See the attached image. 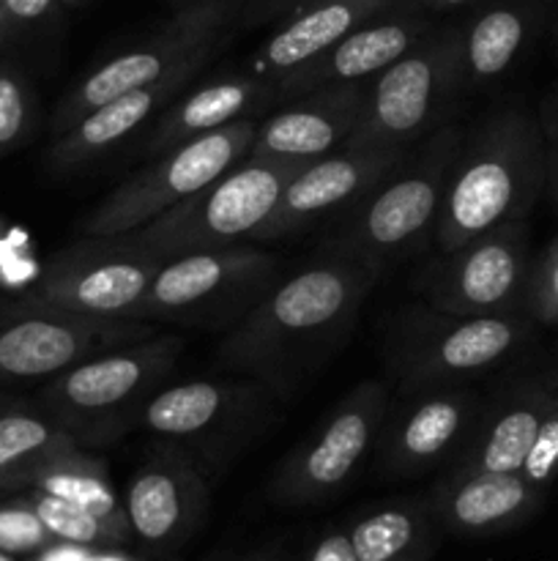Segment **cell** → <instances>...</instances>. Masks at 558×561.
Segmentation results:
<instances>
[{"instance_id":"6da1fadb","label":"cell","mask_w":558,"mask_h":561,"mask_svg":"<svg viewBox=\"0 0 558 561\" xmlns=\"http://www.w3.org/2000/svg\"><path fill=\"white\" fill-rule=\"evenodd\" d=\"M381 274L350 257L310 261L274 283L219 345V365L263 387L288 389L345 337Z\"/></svg>"},{"instance_id":"7a4b0ae2","label":"cell","mask_w":558,"mask_h":561,"mask_svg":"<svg viewBox=\"0 0 558 561\" xmlns=\"http://www.w3.org/2000/svg\"><path fill=\"white\" fill-rule=\"evenodd\" d=\"M547 186L542 124L523 107H507L460 140L438 211V252H449L487 230L528 219Z\"/></svg>"},{"instance_id":"3957f363","label":"cell","mask_w":558,"mask_h":561,"mask_svg":"<svg viewBox=\"0 0 558 561\" xmlns=\"http://www.w3.org/2000/svg\"><path fill=\"white\" fill-rule=\"evenodd\" d=\"M181 351L178 334H151L104 351L44 381L38 403L80 447H107L140 425L142 409L173 376Z\"/></svg>"},{"instance_id":"277c9868","label":"cell","mask_w":558,"mask_h":561,"mask_svg":"<svg viewBox=\"0 0 558 561\" xmlns=\"http://www.w3.org/2000/svg\"><path fill=\"white\" fill-rule=\"evenodd\" d=\"M460 140L463 131L457 126L432 131L421 151L414 157L408 153L359 206L339 219L323 252L364 263L383 277L386 268L403 261L435 230Z\"/></svg>"},{"instance_id":"5b68a950","label":"cell","mask_w":558,"mask_h":561,"mask_svg":"<svg viewBox=\"0 0 558 561\" xmlns=\"http://www.w3.org/2000/svg\"><path fill=\"white\" fill-rule=\"evenodd\" d=\"M241 9L244 0H189L181 5L159 31L74 82L49 121L53 137L120 93L159 82H189L191 75L222 47Z\"/></svg>"},{"instance_id":"8992f818","label":"cell","mask_w":558,"mask_h":561,"mask_svg":"<svg viewBox=\"0 0 558 561\" xmlns=\"http://www.w3.org/2000/svg\"><path fill=\"white\" fill-rule=\"evenodd\" d=\"M301 164L304 162L246 153L217 181L181 201L162 217L124 233V239L162 261L257 239Z\"/></svg>"},{"instance_id":"52a82bcc","label":"cell","mask_w":558,"mask_h":561,"mask_svg":"<svg viewBox=\"0 0 558 561\" xmlns=\"http://www.w3.org/2000/svg\"><path fill=\"white\" fill-rule=\"evenodd\" d=\"M463 85L460 27H432L403 58L367 82L364 113L345 148L408 151L441 121Z\"/></svg>"},{"instance_id":"ba28073f","label":"cell","mask_w":558,"mask_h":561,"mask_svg":"<svg viewBox=\"0 0 558 561\" xmlns=\"http://www.w3.org/2000/svg\"><path fill=\"white\" fill-rule=\"evenodd\" d=\"M277 274L279 257L249 244L170 257L153 277L140 321L230 329L277 283Z\"/></svg>"},{"instance_id":"9c48e42d","label":"cell","mask_w":558,"mask_h":561,"mask_svg":"<svg viewBox=\"0 0 558 561\" xmlns=\"http://www.w3.org/2000/svg\"><path fill=\"white\" fill-rule=\"evenodd\" d=\"M255 124L257 121L252 118L235 121L153 157L148 168L109 190V195L88 214L82 222V239L131 233L200 192L249 153Z\"/></svg>"},{"instance_id":"30bf717a","label":"cell","mask_w":558,"mask_h":561,"mask_svg":"<svg viewBox=\"0 0 558 561\" xmlns=\"http://www.w3.org/2000/svg\"><path fill=\"white\" fill-rule=\"evenodd\" d=\"M528 323L518 316H449L432 307L405 310L392 334V367L403 392L460 387L487 373L523 343Z\"/></svg>"},{"instance_id":"8fae6325","label":"cell","mask_w":558,"mask_h":561,"mask_svg":"<svg viewBox=\"0 0 558 561\" xmlns=\"http://www.w3.org/2000/svg\"><path fill=\"white\" fill-rule=\"evenodd\" d=\"M151 334L153 323L80 316L27 296L0 305V389L49 381L77 362Z\"/></svg>"},{"instance_id":"7c38bea8","label":"cell","mask_w":558,"mask_h":561,"mask_svg":"<svg viewBox=\"0 0 558 561\" xmlns=\"http://www.w3.org/2000/svg\"><path fill=\"white\" fill-rule=\"evenodd\" d=\"M386 414V383H359L277 466L268 482L271 502L279 507H310L342 491L375 449Z\"/></svg>"},{"instance_id":"4fadbf2b","label":"cell","mask_w":558,"mask_h":561,"mask_svg":"<svg viewBox=\"0 0 558 561\" xmlns=\"http://www.w3.org/2000/svg\"><path fill=\"white\" fill-rule=\"evenodd\" d=\"M162 257L140 250L124 236L80 239L55 252L27 299L113 321H140Z\"/></svg>"},{"instance_id":"5bb4252c","label":"cell","mask_w":558,"mask_h":561,"mask_svg":"<svg viewBox=\"0 0 558 561\" xmlns=\"http://www.w3.org/2000/svg\"><path fill=\"white\" fill-rule=\"evenodd\" d=\"M528 268V222L514 219L441 252L416 290L427 307L449 316H509L523 305Z\"/></svg>"},{"instance_id":"9a60e30c","label":"cell","mask_w":558,"mask_h":561,"mask_svg":"<svg viewBox=\"0 0 558 561\" xmlns=\"http://www.w3.org/2000/svg\"><path fill=\"white\" fill-rule=\"evenodd\" d=\"M260 381H186L162 387L140 414V427L175 444L211 474L252 436L266 411Z\"/></svg>"},{"instance_id":"2e32d148","label":"cell","mask_w":558,"mask_h":561,"mask_svg":"<svg viewBox=\"0 0 558 561\" xmlns=\"http://www.w3.org/2000/svg\"><path fill=\"white\" fill-rule=\"evenodd\" d=\"M408 153L392 148H339L328 157L304 162L284 186L257 241L288 239L299 230L315 228L323 219H342Z\"/></svg>"},{"instance_id":"e0dca14e","label":"cell","mask_w":558,"mask_h":561,"mask_svg":"<svg viewBox=\"0 0 558 561\" xmlns=\"http://www.w3.org/2000/svg\"><path fill=\"white\" fill-rule=\"evenodd\" d=\"M131 537L148 551H175L208 513V474L189 453L159 444L129 477L124 496Z\"/></svg>"},{"instance_id":"ac0fdd59","label":"cell","mask_w":558,"mask_h":561,"mask_svg":"<svg viewBox=\"0 0 558 561\" xmlns=\"http://www.w3.org/2000/svg\"><path fill=\"white\" fill-rule=\"evenodd\" d=\"M399 411H388L375 442L377 466L392 480L419 477L452 463L468 442L479 403L468 389H416Z\"/></svg>"},{"instance_id":"d6986e66","label":"cell","mask_w":558,"mask_h":561,"mask_svg":"<svg viewBox=\"0 0 558 561\" xmlns=\"http://www.w3.org/2000/svg\"><path fill=\"white\" fill-rule=\"evenodd\" d=\"M367 82L323 85L284 102V107L255 124L249 153L288 162H312L345 148L364 113Z\"/></svg>"},{"instance_id":"ffe728a7","label":"cell","mask_w":558,"mask_h":561,"mask_svg":"<svg viewBox=\"0 0 558 561\" xmlns=\"http://www.w3.org/2000/svg\"><path fill=\"white\" fill-rule=\"evenodd\" d=\"M432 31L427 14L408 11L394 0L392 9L381 11L377 16L367 20L364 25L353 27L348 36L317 55L315 60L304 64L301 69L290 71L277 82V102L284 104L306 91L337 82H367L381 75L386 66L403 58L416 42Z\"/></svg>"},{"instance_id":"44dd1931","label":"cell","mask_w":558,"mask_h":561,"mask_svg":"<svg viewBox=\"0 0 558 561\" xmlns=\"http://www.w3.org/2000/svg\"><path fill=\"white\" fill-rule=\"evenodd\" d=\"M545 491L523 474L452 469L430 493L432 513L443 531L460 537H490L523 524L539 510Z\"/></svg>"},{"instance_id":"7402d4cb","label":"cell","mask_w":558,"mask_h":561,"mask_svg":"<svg viewBox=\"0 0 558 561\" xmlns=\"http://www.w3.org/2000/svg\"><path fill=\"white\" fill-rule=\"evenodd\" d=\"M268 104H277L274 82L246 69L217 77L186 96L173 99L153 115L151 131L142 140V157H159L181 142L252 118V113L266 110Z\"/></svg>"},{"instance_id":"603a6c76","label":"cell","mask_w":558,"mask_h":561,"mask_svg":"<svg viewBox=\"0 0 558 561\" xmlns=\"http://www.w3.org/2000/svg\"><path fill=\"white\" fill-rule=\"evenodd\" d=\"M392 5L394 0H306L279 31L263 42V47L249 58L246 71L277 85L290 71L315 60L353 27L364 25Z\"/></svg>"},{"instance_id":"cb8c5ba5","label":"cell","mask_w":558,"mask_h":561,"mask_svg":"<svg viewBox=\"0 0 558 561\" xmlns=\"http://www.w3.org/2000/svg\"><path fill=\"white\" fill-rule=\"evenodd\" d=\"M186 82H159V85L135 88L96 110L82 115L77 124L53 137L47 151V168L53 173H77L88 164L98 162L109 151L124 146L129 137L142 129V124L153 121V115L173 102Z\"/></svg>"},{"instance_id":"d4e9b609","label":"cell","mask_w":558,"mask_h":561,"mask_svg":"<svg viewBox=\"0 0 558 561\" xmlns=\"http://www.w3.org/2000/svg\"><path fill=\"white\" fill-rule=\"evenodd\" d=\"M547 405H550L547 387H523L509 392L492 411H479L468 442L449 466L518 474L534 447Z\"/></svg>"},{"instance_id":"484cf974","label":"cell","mask_w":558,"mask_h":561,"mask_svg":"<svg viewBox=\"0 0 558 561\" xmlns=\"http://www.w3.org/2000/svg\"><path fill=\"white\" fill-rule=\"evenodd\" d=\"M345 531L356 561H432L443 535L430 496L377 504L356 515Z\"/></svg>"},{"instance_id":"4316f807","label":"cell","mask_w":558,"mask_h":561,"mask_svg":"<svg viewBox=\"0 0 558 561\" xmlns=\"http://www.w3.org/2000/svg\"><path fill=\"white\" fill-rule=\"evenodd\" d=\"M545 0H492L460 27L465 85L498 82L531 42Z\"/></svg>"},{"instance_id":"83f0119b","label":"cell","mask_w":558,"mask_h":561,"mask_svg":"<svg viewBox=\"0 0 558 561\" xmlns=\"http://www.w3.org/2000/svg\"><path fill=\"white\" fill-rule=\"evenodd\" d=\"M74 449H80L77 438L47 411L14 400L0 414V493L27 491L44 466Z\"/></svg>"},{"instance_id":"f1b7e54d","label":"cell","mask_w":558,"mask_h":561,"mask_svg":"<svg viewBox=\"0 0 558 561\" xmlns=\"http://www.w3.org/2000/svg\"><path fill=\"white\" fill-rule=\"evenodd\" d=\"M31 488L33 491H44L58 499H66V502L77 504V507L88 510L96 518H102L104 524L118 529L120 535L131 537L124 502L115 493L107 466H104L102 458L88 453V449L80 447L74 453L63 455V458L53 460L49 466H44L33 477Z\"/></svg>"},{"instance_id":"f546056e","label":"cell","mask_w":558,"mask_h":561,"mask_svg":"<svg viewBox=\"0 0 558 561\" xmlns=\"http://www.w3.org/2000/svg\"><path fill=\"white\" fill-rule=\"evenodd\" d=\"M20 499L42 518L55 542H66V546H82V548H113L124 546L129 537L120 535L102 518H96L88 510L77 507V504L66 502V499L53 496L44 491H20Z\"/></svg>"},{"instance_id":"4dcf8cb0","label":"cell","mask_w":558,"mask_h":561,"mask_svg":"<svg viewBox=\"0 0 558 561\" xmlns=\"http://www.w3.org/2000/svg\"><path fill=\"white\" fill-rule=\"evenodd\" d=\"M38 99L31 77L14 58L0 53V159L20 151L38 126Z\"/></svg>"},{"instance_id":"1f68e13d","label":"cell","mask_w":558,"mask_h":561,"mask_svg":"<svg viewBox=\"0 0 558 561\" xmlns=\"http://www.w3.org/2000/svg\"><path fill=\"white\" fill-rule=\"evenodd\" d=\"M49 546H55V537L20 496L11 499L9 504H0V551L22 557Z\"/></svg>"},{"instance_id":"d6a6232c","label":"cell","mask_w":558,"mask_h":561,"mask_svg":"<svg viewBox=\"0 0 558 561\" xmlns=\"http://www.w3.org/2000/svg\"><path fill=\"white\" fill-rule=\"evenodd\" d=\"M523 307L536 323L558 327V239L531 263Z\"/></svg>"},{"instance_id":"836d02e7","label":"cell","mask_w":558,"mask_h":561,"mask_svg":"<svg viewBox=\"0 0 558 561\" xmlns=\"http://www.w3.org/2000/svg\"><path fill=\"white\" fill-rule=\"evenodd\" d=\"M520 474H523L531 485L539 488V491H545V488L558 477V400L553 398V392L547 414L545 420H542L536 442L534 447H531Z\"/></svg>"},{"instance_id":"e575fe53","label":"cell","mask_w":558,"mask_h":561,"mask_svg":"<svg viewBox=\"0 0 558 561\" xmlns=\"http://www.w3.org/2000/svg\"><path fill=\"white\" fill-rule=\"evenodd\" d=\"M58 3L60 0H0V53L42 25Z\"/></svg>"},{"instance_id":"d590c367","label":"cell","mask_w":558,"mask_h":561,"mask_svg":"<svg viewBox=\"0 0 558 561\" xmlns=\"http://www.w3.org/2000/svg\"><path fill=\"white\" fill-rule=\"evenodd\" d=\"M295 561H356V553L350 548L348 531L328 529L321 531Z\"/></svg>"},{"instance_id":"8d00e7d4","label":"cell","mask_w":558,"mask_h":561,"mask_svg":"<svg viewBox=\"0 0 558 561\" xmlns=\"http://www.w3.org/2000/svg\"><path fill=\"white\" fill-rule=\"evenodd\" d=\"M545 131V151H547V186L545 197L558 206V104H553V118L539 121Z\"/></svg>"},{"instance_id":"74e56055","label":"cell","mask_w":558,"mask_h":561,"mask_svg":"<svg viewBox=\"0 0 558 561\" xmlns=\"http://www.w3.org/2000/svg\"><path fill=\"white\" fill-rule=\"evenodd\" d=\"M241 561H295V559L284 557L282 551H255V553H249V557H244Z\"/></svg>"},{"instance_id":"f35d334b","label":"cell","mask_w":558,"mask_h":561,"mask_svg":"<svg viewBox=\"0 0 558 561\" xmlns=\"http://www.w3.org/2000/svg\"><path fill=\"white\" fill-rule=\"evenodd\" d=\"M11 403H14V400H9V398H0V414H3V411L9 409Z\"/></svg>"},{"instance_id":"ab89813d","label":"cell","mask_w":558,"mask_h":561,"mask_svg":"<svg viewBox=\"0 0 558 561\" xmlns=\"http://www.w3.org/2000/svg\"><path fill=\"white\" fill-rule=\"evenodd\" d=\"M0 561H20V559L11 557V553H5V551H0Z\"/></svg>"},{"instance_id":"60d3db41","label":"cell","mask_w":558,"mask_h":561,"mask_svg":"<svg viewBox=\"0 0 558 561\" xmlns=\"http://www.w3.org/2000/svg\"><path fill=\"white\" fill-rule=\"evenodd\" d=\"M60 3H63V5H77V3H82V0H60Z\"/></svg>"},{"instance_id":"b9f144b4","label":"cell","mask_w":558,"mask_h":561,"mask_svg":"<svg viewBox=\"0 0 558 561\" xmlns=\"http://www.w3.org/2000/svg\"><path fill=\"white\" fill-rule=\"evenodd\" d=\"M556 53H558V20H556Z\"/></svg>"},{"instance_id":"7bdbcfd3","label":"cell","mask_w":558,"mask_h":561,"mask_svg":"<svg viewBox=\"0 0 558 561\" xmlns=\"http://www.w3.org/2000/svg\"><path fill=\"white\" fill-rule=\"evenodd\" d=\"M550 392H553V398H556V400H558V387H556V389H550Z\"/></svg>"},{"instance_id":"ee69618b","label":"cell","mask_w":558,"mask_h":561,"mask_svg":"<svg viewBox=\"0 0 558 561\" xmlns=\"http://www.w3.org/2000/svg\"><path fill=\"white\" fill-rule=\"evenodd\" d=\"M184 3H189V0H184Z\"/></svg>"}]
</instances>
